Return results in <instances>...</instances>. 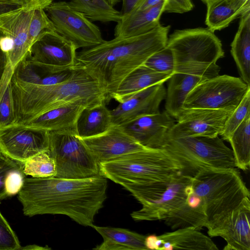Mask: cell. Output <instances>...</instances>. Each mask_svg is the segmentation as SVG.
Listing matches in <instances>:
<instances>
[{
	"mask_svg": "<svg viewBox=\"0 0 250 250\" xmlns=\"http://www.w3.org/2000/svg\"><path fill=\"white\" fill-rule=\"evenodd\" d=\"M85 107L79 104H67L50 110L21 124L48 132L69 133L77 135V121Z\"/></svg>",
	"mask_w": 250,
	"mask_h": 250,
	"instance_id": "20",
	"label": "cell"
},
{
	"mask_svg": "<svg viewBox=\"0 0 250 250\" xmlns=\"http://www.w3.org/2000/svg\"><path fill=\"white\" fill-rule=\"evenodd\" d=\"M23 7L20 3L14 0H0V16Z\"/></svg>",
	"mask_w": 250,
	"mask_h": 250,
	"instance_id": "39",
	"label": "cell"
},
{
	"mask_svg": "<svg viewBox=\"0 0 250 250\" xmlns=\"http://www.w3.org/2000/svg\"><path fill=\"white\" fill-rule=\"evenodd\" d=\"M145 245L147 250H218L209 237L193 228L178 229L160 235H148L146 237Z\"/></svg>",
	"mask_w": 250,
	"mask_h": 250,
	"instance_id": "19",
	"label": "cell"
},
{
	"mask_svg": "<svg viewBox=\"0 0 250 250\" xmlns=\"http://www.w3.org/2000/svg\"><path fill=\"white\" fill-rule=\"evenodd\" d=\"M112 6H114L118 2L122 1V0H106Z\"/></svg>",
	"mask_w": 250,
	"mask_h": 250,
	"instance_id": "45",
	"label": "cell"
},
{
	"mask_svg": "<svg viewBox=\"0 0 250 250\" xmlns=\"http://www.w3.org/2000/svg\"><path fill=\"white\" fill-rule=\"evenodd\" d=\"M77 48L56 30L43 34L30 47L24 59L36 63L48 73L63 71L74 67Z\"/></svg>",
	"mask_w": 250,
	"mask_h": 250,
	"instance_id": "11",
	"label": "cell"
},
{
	"mask_svg": "<svg viewBox=\"0 0 250 250\" xmlns=\"http://www.w3.org/2000/svg\"><path fill=\"white\" fill-rule=\"evenodd\" d=\"M249 89L250 85L241 78L219 75L196 85L188 95L183 107L233 112Z\"/></svg>",
	"mask_w": 250,
	"mask_h": 250,
	"instance_id": "9",
	"label": "cell"
},
{
	"mask_svg": "<svg viewBox=\"0 0 250 250\" xmlns=\"http://www.w3.org/2000/svg\"><path fill=\"white\" fill-rule=\"evenodd\" d=\"M193 8L191 0H166L165 12L182 14L191 11Z\"/></svg>",
	"mask_w": 250,
	"mask_h": 250,
	"instance_id": "38",
	"label": "cell"
},
{
	"mask_svg": "<svg viewBox=\"0 0 250 250\" xmlns=\"http://www.w3.org/2000/svg\"><path fill=\"white\" fill-rule=\"evenodd\" d=\"M230 144L236 167L246 171L250 165V113L231 135Z\"/></svg>",
	"mask_w": 250,
	"mask_h": 250,
	"instance_id": "29",
	"label": "cell"
},
{
	"mask_svg": "<svg viewBox=\"0 0 250 250\" xmlns=\"http://www.w3.org/2000/svg\"><path fill=\"white\" fill-rule=\"evenodd\" d=\"M250 113V89L228 118L224 130L220 135L223 140L228 142L235 130L240 125L247 116Z\"/></svg>",
	"mask_w": 250,
	"mask_h": 250,
	"instance_id": "32",
	"label": "cell"
},
{
	"mask_svg": "<svg viewBox=\"0 0 250 250\" xmlns=\"http://www.w3.org/2000/svg\"><path fill=\"white\" fill-rule=\"evenodd\" d=\"M206 4L205 23L213 32L228 27L250 10V0H212Z\"/></svg>",
	"mask_w": 250,
	"mask_h": 250,
	"instance_id": "23",
	"label": "cell"
},
{
	"mask_svg": "<svg viewBox=\"0 0 250 250\" xmlns=\"http://www.w3.org/2000/svg\"><path fill=\"white\" fill-rule=\"evenodd\" d=\"M166 111L142 116L119 126L140 144L147 148H160L175 124Z\"/></svg>",
	"mask_w": 250,
	"mask_h": 250,
	"instance_id": "18",
	"label": "cell"
},
{
	"mask_svg": "<svg viewBox=\"0 0 250 250\" xmlns=\"http://www.w3.org/2000/svg\"><path fill=\"white\" fill-rule=\"evenodd\" d=\"M8 64L7 54L0 45V85L6 72Z\"/></svg>",
	"mask_w": 250,
	"mask_h": 250,
	"instance_id": "43",
	"label": "cell"
},
{
	"mask_svg": "<svg viewBox=\"0 0 250 250\" xmlns=\"http://www.w3.org/2000/svg\"><path fill=\"white\" fill-rule=\"evenodd\" d=\"M35 9L22 8L0 16V32L11 40L13 47L8 54V64L3 82H9L15 68L27 55L30 22Z\"/></svg>",
	"mask_w": 250,
	"mask_h": 250,
	"instance_id": "14",
	"label": "cell"
},
{
	"mask_svg": "<svg viewBox=\"0 0 250 250\" xmlns=\"http://www.w3.org/2000/svg\"><path fill=\"white\" fill-rule=\"evenodd\" d=\"M201 0L206 4L207 2H208V1H211L212 0Z\"/></svg>",
	"mask_w": 250,
	"mask_h": 250,
	"instance_id": "46",
	"label": "cell"
},
{
	"mask_svg": "<svg viewBox=\"0 0 250 250\" xmlns=\"http://www.w3.org/2000/svg\"><path fill=\"white\" fill-rule=\"evenodd\" d=\"M172 74L159 72L143 64L124 79L111 95V99L121 103L138 91L155 84L164 83Z\"/></svg>",
	"mask_w": 250,
	"mask_h": 250,
	"instance_id": "24",
	"label": "cell"
},
{
	"mask_svg": "<svg viewBox=\"0 0 250 250\" xmlns=\"http://www.w3.org/2000/svg\"><path fill=\"white\" fill-rule=\"evenodd\" d=\"M68 2L92 21L117 22L122 17L121 12L106 0H70Z\"/></svg>",
	"mask_w": 250,
	"mask_h": 250,
	"instance_id": "28",
	"label": "cell"
},
{
	"mask_svg": "<svg viewBox=\"0 0 250 250\" xmlns=\"http://www.w3.org/2000/svg\"><path fill=\"white\" fill-rule=\"evenodd\" d=\"M19 164L3 154L0 157V204L3 200L8 198L5 187L7 174L11 169Z\"/></svg>",
	"mask_w": 250,
	"mask_h": 250,
	"instance_id": "37",
	"label": "cell"
},
{
	"mask_svg": "<svg viewBox=\"0 0 250 250\" xmlns=\"http://www.w3.org/2000/svg\"><path fill=\"white\" fill-rule=\"evenodd\" d=\"M112 125L111 111L105 102L85 107L77 121V136L80 138L95 136L106 131Z\"/></svg>",
	"mask_w": 250,
	"mask_h": 250,
	"instance_id": "27",
	"label": "cell"
},
{
	"mask_svg": "<svg viewBox=\"0 0 250 250\" xmlns=\"http://www.w3.org/2000/svg\"><path fill=\"white\" fill-rule=\"evenodd\" d=\"M144 65L159 72L173 74L174 61L173 54L166 46L152 54Z\"/></svg>",
	"mask_w": 250,
	"mask_h": 250,
	"instance_id": "33",
	"label": "cell"
},
{
	"mask_svg": "<svg viewBox=\"0 0 250 250\" xmlns=\"http://www.w3.org/2000/svg\"><path fill=\"white\" fill-rule=\"evenodd\" d=\"M211 78L199 73H174L169 79L166 91V111L176 120L184 110V104L188 93L201 82Z\"/></svg>",
	"mask_w": 250,
	"mask_h": 250,
	"instance_id": "21",
	"label": "cell"
},
{
	"mask_svg": "<svg viewBox=\"0 0 250 250\" xmlns=\"http://www.w3.org/2000/svg\"><path fill=\"white\" fill-rule=\"evenodd\" d=\"M3 154L1 152V151H0V157L2 156Z\"/></svg>",
	"mask_w": 250,
	"mask_h": 250,
	"instance_id": "47",
	"label": "cell"
},
{
	"mask_svg": "<svg viewBox=\"0 0 250 250\" xmlns=\"http://www.w3.org/2000/svg\"><path fill=\"white\" fill-rule=\"evenodd\" d=\"M166 46L171 50L174 73H199L211 78L219 75L217 61L224 56L220 40L208 28L174 31Z\"/></svg>",
	"mask_w": 250,
	"mask_h": 250,
	"instance_id": "6",
	"label": "cell"
},
{
	"mask_svg": "<svg viewBox=\"0 0 250 250\" xmlns=\"http://www.w3.org/2000/svg\"><path fill=\"white\" fill-rule=\"evenodd\" d=\"M50 248L48 247H42L40 246L37 245H27L24 247H22L21 248V250H50Z\"/></svg>",
	"mask_w": 250,
	"mask_h": 250,
	"instance_id": "44",
	"label": "cell"
},
{
	"mask_svg": "<svg viewBox=\"0 0 250 250\" xmlns=\"http://www.w3.org/2000/svg\"><path fill=\"white\" fill-rule=\"evenodd\" d=\"M142 0H122V6L120 11L122 16L129 14Z\"/></svg>",
	"mask_w": 250,
	"mask_h": 250,
	"instance_id": "42",
	"label": "cell"
},
{
	"mask_svg": "<svg viewBox=\"0 0 250 250\" xmlns=\"http://www.w3.org/2000/svg\"><path fill=\"white\" fill-rule=\"evenodd\" d=\"M51 30H55V28L44 9H35L28 28V41L30 46L43 34Z\"/></svg>",
	"mask_w": 250,
	"mask_h": 250,
	"instance_id": "31",
	"label": "cell"
},
{
	"mask_svg": "<svg viewBox=\"0 0 250 250\" xmlns=\"http://www.w3.org/2000/svg\"><path fill=\"white\" fill-rule=\"evenodd\" d=\"M14 123L15 116L10 82L0 99V127Z\"/></svg>",
	"mask_w": 250,
	"mask_h": 250,
	"instance_id": "35",
	"label": "cell"
},
{
	"mask_svg": "<svg viewBox=\"0 0 250 250\" xmlns=\"http://www.w3.org/2000/svg\"><path fill=\"white\" fill-rule=\"evenodd\" d=\"M107 179L100 174L80 179L25 177L18 199L25 216L62 214L92 227L107 198Z\"/></svg>",
	"mask_w": 250,
	"mask_h": 250,
	"instance_id": "1",
	"label": "cell"
},
{
	"mask_svg": "<svg viewBox=\"0 0 250 250\" xmlns=\"http://www.w3.org/2000/svg\"><path fill=\"white\" fill-rule=\"evenodd\" d=\"M240 17L238 28L230 45V52L241 78L250 85V10Z\"/></svg>",
	"mask_w": 250,
	"mask_h": 250,
	"instance_id": "26",
	"label": "cell"
},
{
	"mask_svg": "<svg viewBox=\"0 0 250 250\" xmlns=\"http://www.w3.org/2000/svg\"><path fill=\"white\" fill-rule=\"evenodd\" d=\"M211 237L227 242L224 250H250V200L245 198L234 210L208 229Z\"/></svg>",
	"mask_w": 250,
	"mask_h": 250,
	"instance_id": "15",
	"label": "cell"
},
{
	"mask_svg": "<svg viewBox=\"0 0 250 250\" xmlns=\"http://www.w3.org/2000/svg\"><path fill=\"white\" fill-rule=\"evenodd\" d=\"M164 1L166 0H142L130 13L151 8Z\"/></svg>",
	"mask_w": 250,
	"mask_h": 250,
	"instance_id": "41",
	"label": "cell"
},
{
	"mask_svg": "<svg viewBox=\"0 0 250 250\" xmlns=\"http://www.w3.org/2000/svg\"><path fill=\"white\" fill-rule=\"evenodd\" d=\"M80 139L99 164L148 149L125 133L119 125H113L101 134Z\"/></svg>",
	"mask_w": 250,
	"mask_h": 250,
	"instance_id": "16",
	"label": "cell"
},
{
	"mask_svg": "<svg viewBox=\"0 0 250 250\" xmlns=\"http://www.w3.org/2000/svg\"><path fill=\"white\" fill-rule=\"evenodd\" d=\"M15 123L23 124L54 108L79 104L90 107L107 102L105 91L76 63L66 81L51 85L31 84L11 78Z\"/></svg>",
	"mask_w": 250,
	"mask_h": 250,
	"instance_id": "3",
	"label": "cell"
},
{
	"mask_svg": "<svg viewBox=\"0 0 250 250\" xmlns=\"http://www.w3.org/2000/svg\"><path fill=\"white\" fill-rule=\"evenodd\" d=\"M44 10L57 31L77 49L87 48L104 42L99 27L65 1H53Z\"/></svg>",
	"mask_w": 250,
	"mask_h": 250,
	"instance_id": "10",
	"label": "cell"
},
{
	"mask_svg": "<svg viewBox=\"0 0 250 250\" xmlns=\"http://www.w3.org/2000/svg\"><path fill=\"white\" fill-rule=\"evenodd\" d=\"M152 85L136 92L111 111L112 124L120 125L136 118L159 113V107L166 98L163 84Z\"/></svg>",
	"mask_w": 250,
	"mask_h": 250,
	"instance_id": "17",
	"label": "cell"
},
{
	"mask_svg": "<svg viewBox=\"0 0 250 250\" xmlns=\"http://www.w3.org/2000/svg\"><path fill=\"white\" fill-rule=\"evenodd\" d=\"M0 151L23 165L34 156L49 151L48 132L17 123L0 127Z\"/></svg>",
	"mask_w": 250,
	"mask_h": 250,
	"instance_id": "12",
	"label": "cell"
},
{
	"mask_svg": "<svg viewBox=\"0 0 250 250\" xmlns=\"http://www.w3.org/2000/svg\"><path fill=\"white\" fill-rule=\"evenodd\" d=\"M21 247L16 234L0 211V250H20Z\"/></svg>",
	"mask_w": 250,
	"mask_h": 250,
	"instance_id": "34",
	"label": "cell"
},
{
	"mask_svg": "<svg viewBox=\"0 0 250 250\" xmlns=\"http://www.w3.org/2000/svg\"><path fill=\"white\" fill-rule=\"evenodd\" d=\"M103 237V242L96 250H147L146 236L128 229L109 227H92Z\"/></svg>",
	"mask_w": 250,
	"mask_h": 250,
	"instance_id": "25",
	"label": "cell"
},
{
	"mask_svg": "<svg viewBox=\"0 0 250 250\" xmlns=\"http://www.w3.org/2000/svg\"><path fill=\"white\" fill-rule=\"evenodd\" d=\"M232 112L220 109L184 108L177 118V123L168 132L166 140L219 136Z\"/></svg>",
	"mask_w": 250,
	"mask_h": 250,
	"instance_id": "13",
	"label": "cell"
},
{
	"mask_svg": "<svg viewBox=\"0 0 250 250\" xmlns=\"http://www.w3.org/2000/svg\"><path fill=\"white\" fill-rule=\"evenodd\" d=\"M191 184L194 192L203 203L208 229L250 197L249 189L235 168H201L192 176Z\"/></svg>",
	"mask_w": 250,
	"mask_h": 250,
	"instance_id": "5",
	"label": "cell"
},
{
	"mask_svg": "<svg viewBox=\"0 0 250 250\" xmlns=\"http://www.w3.org/2000/svg\"><path fill=\"white\" fill-rule=\"evenodd\" d=\"M20 3L23 8L27 9H36L38 8H45L53 1V0H14Z\"/></svg>",
	"mask_w": 250,
	"mask_h": 250,
	"instance_id": "40",
	"label": "cell"
},
{
	"mask_svg": "<svg viewBox=\"0 0 250 250\" xmlns=\"http://www.w3.org/2000/svg\"><path fill=\"white\" fill-rule=\"evenodd\" d=\"M22 166V165L19 164L11 169L7 174L5 187L8 197L18 194L23 185L26 175Z\"/></svg>",
	"mask_w": 250,
	"mask_h": 250,
	"instance_id": "36",
	"label": "cell"
},
{
	"mask_svg": "<svg viewBox=\"0 0 250 250\" xmlns=\"http://www.w3.org/2000/svg\"><path fill=\"white\" fill-rule=\"evenodd\" d=\"M160 148L166 150L181 163L192 176L203 168L236 167L232 150L218 136L167 139Z\"/></svg>",
	"mask_w": 250,
	"mask_h": 250,
	"instance_id": "7",
	"label": "cell"
},
{
	"mask_svg": "<svg viewBox=\"0 0 250 250\" xmlns=\"http://www.w3.org/2000/svg\"><path fill=\"white\" fill-rule=\"evenodd\" d=\"M169 29L160 24L141 35L104 40L77 52L76 62L100 83L108 101L126 77L166 47Z\"/></svg>",
	"mask_w": 250,
	"mask_h": 250,
	"instance_id": "2",
	"label": "cell"
},
{
	"mask_svg": "<svg viewBox=\"0 0 250 250\" xmlns=\"http://www.w3.org/2000/svg\"><path fill=\"white\" fill-rule=\"evenodd\" d=\"M99 166L100 175L123 187L189 175L181 163L162 148L134 152L100 163Z\"/></svg>",
	"mask_w": 250,
	"mask_h": 250,
	"instance_id": "4",
	"label": "cell"
},
{
	"mask_svg": "<svg viewBox=\"0 0 250 250\" xmlns=\"http://www.w3.org/2000/svg\"><path fill=\"white\" fill-rule=\"evenodd\" d=\"M24 174L34 178L54 177L56 164L49 151L40 153L26 161L22 166Z\"/></svg>",
	"mask_w": 250,
	"mask_h": 250,
	"instance_id": "30",
	"label": "cell"
},
{
	"mask_svg": "<svg viewBox=\"0 0 250 250\" xmlns=\"http://www.w3.org/2000/svg\"><path fill=\"white\" fill-rule=\"evenodd\" d=\"M166 1L151 8L122 16L114 30L115 37H127L149 32L160 24Z\"/></svg>",
	"mask_w": 250,
	"mask_h": 250,
	"instance_id": "22",
	"label": "cell"
},
{
	"mask_svg": "<svg viewBox=\"0 0 250 250\" xmlns=\"http://www.w3.org/2000/svg\"><path fill=\"white\" fill-rule=\"evenodd\" d=\"M48 142L56 164L54 177L80 179L100 174L99 164L76 134L48 132Z\"/></svg>",
	"mask_w": 250,
	"mask_h": 250,
	"instance_id": "8",
	"label": "cell"
}]
</instances>
